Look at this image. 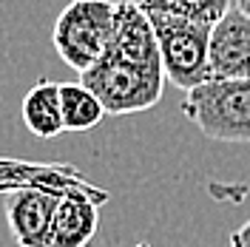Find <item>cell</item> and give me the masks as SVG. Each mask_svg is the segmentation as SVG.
<instances>
[{
	"mask_svg": "<svg viewBox=\"0 0 250 247\" xmlns=\"http://www.w3.org/2000/svg\"><path fill=\"white\" fill-rule=\"evenodd\" d=\"M100 227V210L88 193L65 190L48 230L46 247H88Z\"/></svg>",
	"mask_w": 250,
	"mask_h": 247,
	"instance_id": "obj_7",
	"label": "cell"
},
{
	"mask_svg": "<svg viewBox=\"0 0 250 247\" xmlns=\"http://www.w3.org/2000/svg\"><path fill=\"white\" fill-rule=\"evenodd\" d=\"M80 82L91 88L105 114L125 117L154 108L165 91V65L148 12L134 0H120L117 29L100 62L80 74Z\"/></svg>",
	"mask_w": 250,
	"mask_h": 247,
	"instance_id": "obj_1",
	"label": "cell"
},
{
	"mask_svg": "<svg viewBox=\"0 0 250 247\" xmlns=\"http://www.w3.org/2000/svg\"><path fill=\"white\" fill-rule=\"evenodd\" d=\"M210 80H250V17L239 9L210 31Z\"/></svg>",
	"mask_w": 250,
	"mask_h": 247,
	"instance_id": "obj_6",
	"label": "cell"
},
{
	"mask_svg": "<svg viewBox=\"0 0 250 247\" xmlns=\"http://www.w3.org/2000/svg\"><path fill=\"white\" fill-rule=\"evenodd\" d=\"M62 123L65 131H91L103 123L105 105L100 103V97L85 88L83 82H62Z\"/></svg>",
	"mask_w": 250,
	"mask_h": 247,
	"instance_id": "obj_9",
	"label": "cell"
},
{
	"mask_svg": "<svg viewBox=\"0 0 250 247\" xmlns=\"http://www.w3.org/2000/svg\"><path fill=\"white\" fill-rule=\"evenodd\" d=\"M156 29L165 77L182 91H193L210 80V31L213 26L168 15H148Z\"/></svg>",
	"mask_w": 250,
	"mask_h": 247,
	"instance_id": "obj_4",
	"label": "cell"
},
{
	"mask_svg": "<svg viewBox=\"0 0 250 247\" xmlns=\"http://www.w3.org/2000/svg\"><path fill=\"white\" fill-rule=\"evenodd\" d=\"M62 82H51V80H40L31 85V91L23 97V123L34 137L40 139H54L57 134L65 131L62 123V94H60Z\"/></svg>",
	"mask_w": 250,
	"mask_h": 247,
	"instance_id": "obj_8",
	"label": "cell"
},
{
	"mask_svg": "<svg viewBox=\"0 0 250 247\" xmlns=\"http://www.w3.org/2000/svg\"><path fill=\"white\" fill-rule=\"evenodd\" d=\"M117 0H71L54 23V48L60 60L85 74L105 54L117 29Z\"/></svg>",
	"mask_w": 250,
	"mask_h": 247,
	"instance_id": "obj_2",
	"label": "cell"
},
{
	"mask_svg": "<svg viewBox=\"0 0 250 247\" xmlns=\"http://www.w3.org/2000/svg\"><path fill=\"white\" fill-rule=\"evenodd\" d=\"M233 3H236V9H239L242 15L250 17V0H233Z\"/></svg>",
	"mask_w": 250,
	"mask_h": 247,
	"instance_id": "obj_12",
	"label": "cell"
},
{
	"mask_svg": "<svg viewBox=\"0 0 250 247\" xmlns=\"http://www.w3.org/2000/svg\"><path fill=\"white\" fill-rule=\"evenodd\" d=\"M228 247H250V219L239 227V230L230 233V239H228Z\"/></svg>",
	"mask_w": 250,
	"mask_h": 247,
	"instance_id": "obj_11",
	"label": "cell"
},
{
	"mask_svg": "<svg viewBox=\"0 0 250 247\" xmlns=\"http://www.w3.org/2000/svg\"><path fill=\"white\" fill-rule=\"evenodd\" d=\"M134 247H151V245H145V242H142V245H134Z\"/></svg>",
	"mask_w": 250,
	"mask_h": 247,
	"instance_id": "obj_13",
	"label": "cell"
},
{
	"mask_svg": "<svg viewBox=\"0 0 250 247\" xmlns=\"http://www.w3.org/2000/svg\"><path fill=\"white\" fill-rule=\"evenodd\" d=\"M62 193L51 187H23L6 196V222L17 247H46Z\"/></svg>",
	"mask_w": 250,
	"mask_h": 247,
	"instance_id": "obj_5",
	"label": "cell"
},
{
	"mask_svg": "<svg viewBox=\"0 0 250 247\" xmlns=\"http://www.w3.org/2000/svg\"><path fill=\"white\" fill-rule=\"evenodd\" d=\"M134 3L148 15L182 17V20H193L205 26H216L233 9L230 0H134Z\"/></svg>",
	"mask_w": 250,
	"mask_h": 247,
	"instance_id": "obj_10",
	"label": "cell"
},
{
	"mask_svg": "<svg viewBox=\"0 0 250 247\" xmlns=\"http://www.w3.org/2000/svg\"><path fill=\"white\" fill-rule=\"evenodd\" d=\"M182 114L208 139L250 145V80H208L185 94Z\"/></svg>",
	"mask_w": 250,
	"mask_h": 247,
	"instance_id": "obj_3",
	"label": "cell"
}]
</instances>
